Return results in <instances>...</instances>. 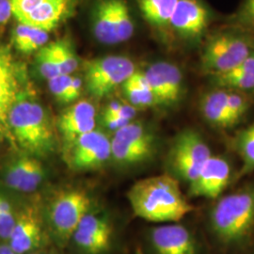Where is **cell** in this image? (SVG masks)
Returning a JSON list of instances; mask_svg holds the SVG:
<instances>
[{"instance_id":"obj_1","label":"cell","mask_w":254,"mask_h":254,"mask_svg":"<svg viewBox=\"0 0 254 254\" xmlns=\"http://www.w3.org/2000/svg\"><path fill=\"white\" fill-rule=\"evenodd\" d=\"M127 196L137 218L155 223L179 222L194 210L177 178L171 174L138 180L129 189Z\"/></svg>"},{"instance_id":"obj_2","label":"cell","mask_w":254,"mask_h":254,"mask_svg":"<svg viewBox=\"0 0 254 254\" xmlns=\"http://www.w3.org/2000/svg\"><path fill=\"white\" fill-rule=\"evenodd\" d=\"M10 138L26 154L46 156L54 151L55 127L42 104L27 90L19 94L8 116Z\"/></svg>"},{"instance_id":"obj_3","label":"cell","mask_w":254,"mask_h":254,"mask_svg":"<svg viewBox=\"0 0 254 254\" xmlns=\"http://www.w3.org/2000/svg\"><path fill=\"white\" fill-rule=\"evenodd\" d=\"M209 220L213 233L222 244L247 243L254 234V184L218 198Z\"/></svg>"},{"instance_id":"obj_4","label":"cell","mask_w":254,"mask_h":254,"mask_svg":"<svg viewBox=\"0 0 254 254\" xmlns=\"http://www.w3.org/2000/svg\"><path fill=\"white\" fill-rule=\"evenodd\" d=\"M254 50V35L230 26L206 40L200 54V72L208 76L227 73L245 61Z\"/></svg>"},{"instance_id":"obj_5","label":"cell","mask_w":254,"mask_h":254,"mask_svg":"<svg viewBox=\"0 0 254 254\" xmlns=\"http://www.w3.org/2000/svg\"><path fill=\"white\" fill-rule=\"evenodd\" d=\"M93 35L104 45H117L134 35L135 22L127 0H96L91 9Z\"/></svg>"},{"instance_id":"obj_6","label":"cell","mask_w":254,"mask_h":254,"mask_svg":"<svg viewBox=\"0 0 254 254\" xmlns=\"http://www.w3.org/2000/svg\"><path fill=\"white\" fill-rule=\"evenodd\" d=\"M90 207L91 198L81 190L72 189L56 193L49 202L47 217L55 237L62 245L70 240Z\"/></svg>"},{"instance_id":"obj_7","label":"cell","mask_w":254,"mask_h":254,"mask_svg":"<svg viewBox=\"0 0 254 254\" xmlns=\"http://www.w3.org/2000/svg\"><path fill=\"white\" fill-rule=\"evenodd\" d=\"M211 155V149L203 136L198 131L188 128L173 139L168 162L175 176L190 185Z\"/></svg>"},{"instance_id":"obj_8","label":"cell","mask_w":254,"mask_h":254,"mask_svg":"<svg viewBox=\"0 0 254 254\" xmlns=\"http://www.w3.org/2000/svg\"><path fill=\"white\" fill-rule=\"evenodd\" d=\"M135 64L124 56H108L84 64L85 87L93 97L104 98L136 72Z\"/></svg>"},{"instance_id":"obj_9","label":"cell","mask_w":254,"mask_h":254,"mask_svg":"<svg viewBox=\"0 0 254 254\" xmlns=\"http://www.w3.org/2000/svg\"><path fill=\"white\" fill-rule=\"evenodd\" d=\"M156 136L140 122H130L110 139L111 157L119 164L134 166L145 163L156 152Z\"/></svg>"},{"instance_id":"obj_10","label":"cell","mask_w":254,"mask_h":254,"mask_svg":"<svg viewBox=\"0 0 254 254\" xmlns=\"http://www.w3.org/2000/svg\"><path fill=\"white\" fill-rule=\"evenodd\" d=\"M111 157L110 139L98 130H92L65 147L64 158L76 172L100 169Z\"/></svg>"},{"instance_id":"obj_11","label":"cell","mask_w":254,"mask_h":254,"mask_svg":"<svg viewBox=\"0 0 254 254\" xmlns=\"http://www.w3.org/2000/svg\"><path fill=\"white\" fill-rule=\"evenodd\" d=\"M143 73L157 105L170 107L181 101L185 84L178 66L169 62H157L150 65Z\"/></svg>"},{"instance_id":"obj_12","label":"cell","mask_w":254,"mask_h":254,"mask_svg":"<svg viewBox=\"0 0 254 254\" xmlns=\"http://www.w3.org/2000/svg\"><path fill=\"white\" fill-rule=\"evenodd\" d=\"M232 174L233 169L227 158L212 154L189 185V194L195 198L218 199L232 181Z\"/></svg>"},{"instance_id":"obj_13","label":"cell","mask_w":254,"mask_h":254,"mask_svg":"<svg viewBox=\"0 0 254 254\" xmlns=\"http://www.w3.org/2000/svg\"><path fill=\"white\" fill-rule=\"evenodd\" d=\"M22 71L9 48L0 45V139L10 137L8 116L22 88Z\"/></svg>"},{"instance_id":"obj_14","label":"cell","mask_w":254,"mask_h":254,"mask_svg":"<svg viewBox=\"0 0 254 254\" xmlns=\"http://www.w3.org/2000/svg\"><path fill=\"white\" fill-rule=\"evenodd\" d=\"M44 239L43 218L35 202L25 205L16 212V220L8 244L16 254H26L39 248Z\"/></svg>"},{"instance_id":"obj_15","label":"cell","mask_w":254,"mask_h":254,"mask_svg":"<svg viewBox=\"0 0 254 254\" xmlns=\"http://www.w3.org/2000/svg\"><path fill=\"white\" fill-rule=\"evenodd\" d=\"M211 11L202 0H178L170 28L188 41H199L207 31Z\"/></svg>"},{"instance_id":"obj_16","label":"cell","mask_w":254,"mask_h":254,"mask_svg":"<svg viewBox=\"0 0 254 254\" xmlns=\"http://www.w3.org/2000/svg\"><path fill=\"white\" fill-rule=\"evenodd\" d=\"M2 178L9 189L31 193L36 191L45 181L46 169L39 157L25 153L7 163Z\"/></svg>"},{"instance_id":"obj_17","label":"cell","mask_w":254,"mask_h":254,"mask_svg":"<svg viewBox=\"0 0 254 254\" xmlns=\"http://www.w3.org/2000/svg\"><path fill=\"white\" fill-rule=\"evenodd\" d=\"M72 237L84 253L100 254L109 249L112 228L107 218L88 212L82 218Z\"/></svg>"},{"instance_id":"obj_18","label":"cell","mask_w":254,"mask_h":254,"mask_svg":"<svg viewBox=\"0 0 254 254\" xmlns=\"http://www.w3.org/2000/svg\"><path fill=\"white\" fill-rule=\"evenodd\" d=\"M151 242L156 254H198L197 242L190 231L177 222L154 228Z\"/></svg>"},{"instance_id":"obj_19","label":"cell","mask_w":254,"mask_h":254,"mask_svg":"<svg viewBox=\"0 0 254 254\" xmlns=\"http://www.w3.org/2000/svg\"><path fill=\"white\" fill-rule=\"evenodd\" d=\"M96 109L87 100L74 103L60 116L58 128L66 145L95 129Z\"/></svg>"},{"instance_id":"obj_20","label":"cell","mask_w":254,"mask_h":254,"mask_svg":"<svg viewBox=\"0 0 254 254\" xmlns=\"http://www.w3.org/2000/svg\"><path fill=\"white\" fill-rule=\"evenodd\" d=\"M83 0H47L32 10L20 23L40 27L50 32L73 17Z\"/></svg>"},{"instance_id":"obj_21","label":"cell","mask_w":254,"mask_h":254,"mask_svg":"<svg viewBox=\"0 0 254 254\" xmlns=\"http://www.w3.org/2000/svg\"><path fill=\"white\" fill-rule=\"evenodd\" d=\"M199 109L203 120L211 127L218 129L233 128L234 125L227 107V91L213 87L202 93Z\"/></svg>"},{"instance_id":"obj_22","label":"cell","mask_w":254,"mask_h":254,"mask_svg":"<svg viewBox=\"0 0 254 254\" xmlns=\"http://www.w3.org/2000/svg\"><path fill=\"white\" fill-rule=\"evenodd\" d=\"M213 87L254 93V50L245 61L227 73L209 76Z\"/></svg>"},{"instance_id":"obj_23","label":"cell","mask_w":254,"mask_h":254,"mask_svg":"<svg viewBox=\"0 0 254 254\" xmlns=\"http://www.w3.org/2000/svg\"><path fill=\"white\" fill-rule=\"evenodd\" d=\"M49 32L40 27L18 22L11 33V44L23 54L37 52L48 44Z\"/></svg>"},{"instance_id":"obj_24","label":"cell","mask_w":254,"mask_h":254,"mask_svg":"<svg viewBox=\"0 0 254 254\" xmlns=\"http://www.w3.org/2000/svg\"><path fill=\"white\" fill-rule=\"evenodd\" d=\"M178 0H136L146 22L156 29L170 28L171 19Z\"/></svg>"},{"instance_id":"obj_25","label":"cell","mask_w":254,"mask_h":254,"mask_svg":"<svg viewBox=\"0 0 254 254\" xmlns=\"http://www.w3.org/2000/svg\"><path fill=\"white\" fill-rule=\"evenodd\" d=\"M123 89L129 104L136 109H146L157 106V102L143 71L136 70L123 84Z\"/></svg>"},{"instance_id":"obj_26","label":"cell","mask_w":254,"mask_h":254,"mask_svg":"<svg viewBox=\"0 0 254 254\" xmlns=\"http://www.w3.org/2000/svg\"><path fill=\"white\" fill-rule=\"evenodd\" d=\"M233 147L242 163L236 176L238 181L254 172V122L236 134L233 138Z\"/></svg>"},{"instance_id":"obj_27","label":"cell","mask_w":254,"mask_h":254,"mask_svg":"<svg viewBox=\"0 0 254 254\" xmlns=\"http://www.w3.org/2000/svg\"><path fill=\"white\" fill-rule=\"evenodd\" d=\"M48 88L57 100L68 104L81 95L83 82L72 74H59L48 80Z\"/></svg>"},{"instance_id":"obj_28","label":"cell","mask_w":254,"mask_h":254,"mask_svg":"<svg viewBox=\"0 0 254 254\" xmlns=\"http://www.w3.org/2000/svg\"><path fill=\"white\" fill-rule=\"evenodd\" d=\"M55 61L61 74H72L78 68L79 62L72 43L67 39H61L50 43Z\"/></svg>"},{"instance_id":"obj_29","label":"cell","mask_w":254,"mask_h":254,"mask_svg":"<svg viewBox=\"0 0 254 254\" xmlns=\"http://www.w3.org/2000/svg\"><path fill=\"white\" fill-rule=\"evenodd\" d=\"M227 91V107L234 127L245 116L251 108L253 99L251 94L241 91Z\"/></svg>"},{"instance_id":"obj_30","label":"cell","mask_w":254,"mask_h":254,"mask_svg":"<svg viewBox=\"0 0 254 254\" xmlns=\"http://www.w3.org/2000/svg\"><path fill=\"white\" fill-rule=\"evenodd\" d=\"M229 22L230 26L254 35V0H242Z\"/></svg>"},{"instance_id":"obj_31","label":"cell","mask_w":254,"mask_h":254,"mask_svg":"<svg viewBox=\"0 0 254 254\" xmlns=\"http://www.w3.org/2000/svg\"><path fill=\"white\" fill-rule=\"evenodd\" d=\"M36 67L38 73L47 81L61 74L49 44L37 51Z\"/></svg>"},{"instance_id":"obj_32","label":"cell","mask_w":254,"mask_h":254,"mask_svg":"<svg viewBox=\"0 0 254 254\" xmlns=\"http://www.w3.org/2000/svg\"><path fill=\"white\" fill-rule=\"evenodd\" d=\"M16 212L9 200L0 194V240L8 241L15 224Z\"/></svg>"},{"instance_id":"obj_33","label":"cell","mask_w":254,"mask_h":254,"mask_svg":"<svg viewBox=\"0 0 254 254\" xmlns=\"http://www.w3.org/2000/svg\"><path fill=\"white\" fill-rule=\"evenodd\" d=\"M12 8L13 16L21 21L28 13L38 8L40 5L44 4L47 0H9Z\"/></svg>"},{"instance_id":"obj_34","label":"cell","mask_w":254,"mask_h":254,"mask_svg":"<svg viewBox=\"0 0 254 254\" xmlns=\"http://www.w3.org/2000/svg\"><path fill=\"white\" fill-rule=\"evenodd\" d=\"M104 114L112 115L119 118L133 121L136 114V109L130 104H122L120 102H111L105 109Z\"/></svg>"},{"instance_id":"obj_35","label":"cell","mask_w":254,"mask_h":254,"mask_svg":"<svg viewBox=\"0 0 254 254\" xmlns=\"http://www.w3.org/2000/svg\"><path fill=\"white\" fill-rule=\"evenodd\" d=\"M104 125L106 127L111 130V131H117L120 128L127 126V124H129L132 121H128L126 119L119 118L116 116H112V115H106L104 114Z\"/></svg>"},{"instance_id":"obj_36","label":"cell","mask_w":254,"mask_h":254,"mask_svg":"<svg viewBox=\"0 0 254 254\" xmlns=\"http://www.w3.org/2000/svg\"><path fill=\"white\" fill-rule=\"evenodd\" d=\"M13 16L9 0H0V27H5Z\"/></svg>"},{"instance_id":"obj_37","label":"cell","mask_w":254,"mask_h":254,"mask_svg":"<svg viewBox=\"0 0 254 254\" xmlns=\"http://www.w3.org/2000/svg\"><path fill=\"white\" fill-rule=\"evenodd\" d=\"M0 254H16L9 247L8 242H0Z\"/></svg>"}]
</instances>
